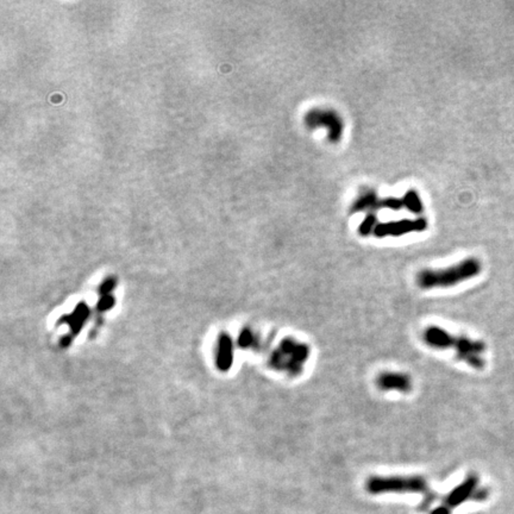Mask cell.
<instances>
[{
    "mask_svg": "<svg viewBox=\"0 0 514 514\" xmlns=\"http://www.w3.org/2000/svg\"><path fill=\"white\" fill-rule=\"evenodd\" d=\"M482 271L481 262L475 257L465 258L457 264L445 269H424L417 274V285L422 289L448 288L465 280L473 279Z\"/></svg>",
    "mask_w": 514,
    "mask_h": 514,
    "instance_id": "obj_1",
    "label": "cell"
},
{
    "mask_svg": "<svg viewBox=\"0 0 514 514\" xmlns=\"http://www.w3.org/2000/svg\"><path fill=\"white\" fill-rule=\"evenodd\" d=\"M309 346L306 343L286 338L275 350L271 359L274 369L286 371L290 376L297 377L302 374L306 361L309 357Z\"/></svg>",
    "mask_w": 514,
    "mask_h": 514,
    "instance_id": "obj_2",
    "label": "cell"
},
{
    "mask_svg": "<svg viewBox=\"0 0 514 514\" xmlns=\"http://www.w3.org/2000/svg\"><path fill=\"white\" fill-rule=\"evenodd\" d=\"M366 488L370 494L385 493H422L428 483L421 476H373L367 481Z\"/></svg>",
    "mask_w": 514,
    "mask_h": 514,
    "instance_id": "obj_3",
    "label": "cell"
},
{
    "mask_svg": "<svg viewBox=\"0 0 514 514\" xmlns=\"http://www.w3.org/2000/svg\"><path fill=\"white\" fill-rule=\"evenodd\" d=\"M304 123L311 130L325 127L327 130V138L332 143H338L344 133V122L334 110L312 108L305 115Z\"/></svg>",
    "mask_w": 514,
    "mask_h": 514,
    "instance_id": "obj_4",
    "label": "cell"
},
{
    "mask_svg": "<svg viewBox=\"0 0 514 514\" xmlns=\"http://www.w3.org/2000/svg\"><path fill=\"white\" fill-rule=\"evenodd\" d=\"M453 349L456 350V356L459 361H463L476 369L484 367L482 353L486 350V345L480 341H473L466 337H455Z\"/></svg>",
    "mask_w": 514,
    "mask_h": 514,
    "instance_id": "obj_5",
    "label": "cell"
},
{
    "mask_svg": "<svg viewBox=\"0 0 514 514\" xmlns=\"http://www.w3.org/2000/svg\"><path fill=\"white\" fill-rule=\"evenodd\" d=\"M428 228V220L425 218H418V219L410 220L403 219L399 221H389V223L377 224L374 230V235L376 237L386 236H403L410 232H421Z\"/></svg>",
    "mask_w": 514,
    "mask_h": 514,
    "instance_id": "obj_6",
    "label": "cell"
},
{
    "mask_svg": "<svg viewBox=\"0 0 514 514\" xmlns=\"http://www.w3.org/2000/svg\"><path fill=\"white\" fill-rule=\"evenodd\" d=\"M376 386L380 391L384 392L396 391L404 393V394H407V393L412 391V380L405 373L385 371V373L377 375Z\"/></svg>",
    "mask_w": 514,
    "mask_h": 514,
    "instance_id": "obj_7",
    "label": "cell"
},
{
    "mask_svg": "<svg viewBox=\"0 0 514 514\" xmlns=\"http://www.w3.org/2000/svg\"><path fill=\"white\" fill-rule=\"evenodd\" d=\"M476 486H477V477H475L474 475L469 476L464 482H462L459 486L454 488V489L446 495L445 499H444V505L450 508L459 506L463 501H465L466 499L472 497Z\"/></svg>",
    "mask_w": 514,
    "mask_h": 514,
    "instance_id": "obj_8",
    "label": "cell"
},
{
    "mask_svg": "<svg viewBox=\"0 0 514 514\" xmlns=\"http://www.w3.org/2000/svg\"><path fill=\"white\" fill-rule=\"evenodd\" d=\"M422 338H424V342L429 346L439 350L453 348L455 342V337L453 334H450L449 332H446L445 330H443L442 327L438 326L428 327V329L424 331Z\"/></svg>",
    "mask_w": 514,
    "mask_h": 514,
    "instance_id": "obj_9",
    "label": "cell"
},
{
    "mask_svg": "<svg viewBox=\"0 0 514 514\" xmlns=\"http://www.w3.org/2000/svg\"><path fill=\"white\" fill-rule=\"evenodd\" d=\"M380 200L376 193L371 189H368V191H364L363 193H361L353 204L351 205V212L357 213V212H362V211H368V210H376L380 209Z\"/></svg>",
    "mask_w": 514,
    "mask_h": 514,
    "instance_id": "obj_10",
    "label": "cell"
},
{
    "mask_svg": "<svg viewBox=\"0 0 514 514\" xmlns=\"http://www.w3.org/2000/svg\"><path fill=\"white\" fill-rule=\"evenodd\" d=\"M405 207H407L408 211H411L412 213L419 214L422 212V203L420 196H419L418 192L415 189H408V192L405 194L403 198Z\"/></svg>",
    "mask_w": 514,
    "mask_h": 514,
    "instance_id": "obj_11",
    "label": "cell"
},
{
    "mask_svg": "<svg viewBox=\"0 0 514 514\" xmlns=\"http://www.w3.org/2000/svg\"><path fill=\"white\" fill-rule=\"evenodd\" d=\"M377 218L374 213H369L368 216L364 218V220L360 224L359 227V233L361 236H369L371 232H374L375 228L377 227Z\"/></svg>",
    "mask_w": 514,
    "mask_h": 514,
    "instance_id": "obj_12",
    "label": "cell"
},
{
    "mask_svg": "<svg viewBox=\"0 0 514 514\" xmlns=\"http://www.w3.org/2000/svg\"><path fill=\"white\" fill-rule=\"evenodd\" d=\"M380 207H386V209H391L394 211H399L400 209L405 207L404 200L398 198H386L380 200Z\"/></svg>",
    "mask_w": 514,
    "mask_h": 514,
    "instance_id": "obj_13",
    "label": "cell"
},
{
    "mask_svg": "<svg viewBox=\"0 0 514 514\" xmlns=\"http://www.w3.org/2000/svg\"><path fill=\"white\" fill-rule=\"evenodd\" d=\"M430 514H451V508L448 507V506H445V505H443V506H439V507L433 509V511Z\"/></svg>",
    "mask_w": 514,
    "mask_h": 514,
    "instance_id": "obj_14",
    "label": "cell"
}]
</instances>
